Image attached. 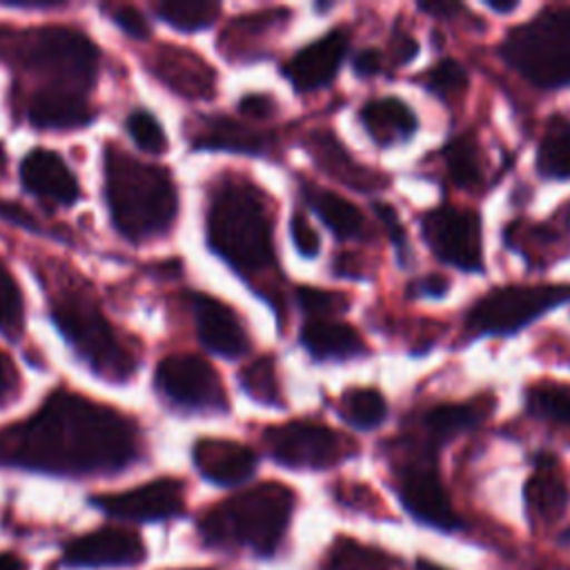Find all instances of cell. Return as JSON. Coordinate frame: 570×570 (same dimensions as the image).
<instances>
[{
	"label": "cell",
	"mask_w": 570,
	"mask_h": 570,
	"mask_svg": "<svg viewBox=\"0 0 570 570\" xmlns=\"http://www.w3.org/2000/svg\"><path fill=\"white\" fill-rule=\"evenodd\" d=\"M138 456V430L120 412L58 390L27 421L0 430V463L47 474H111Z\"/></svg>",
	"instance_id": "6da1fadb"
},
{
	"label": "cell",
	"mask_w": 570,
	"mask_h": 570,
	"mask_svg": "<svg viewBox=\"0 0 570 570\" xmlns=\"http://www.w3.org/2000/svg\"><path fill=\"white\" fill-rule=\"evenodd\" d=\"M105 194L114 227L134 243L165 234L178 212L171 176L151 163L107 147Z\"/></svg>",
	"instance_id": "7a4b0ae2"
},
{
	"label": "cell",
	"mask_w": 570,
	"mask_h": 570,
	"mask_svg": "<svg viewBox=\"0 0 570 570\" xmlns=\"http://www.w3.org/2000/svg\"><path fill=\"white\" fill-rule=\"evenodd\" d=\"M207 243L240 274L272 265V218L256 187L229 180L214 191L207 209Z\"/></svg>",
	"instance_id": "3957f363"
},
{
	"label": "cell",
	"mask_w": 570,
	"mask_h": 570,
	"mask_svg": "<svg viewBox=\"0 0 570 570\" xmlns=\"http://www.w3.org/2000/svg\"><path fill=\"white\" fill-rule=\"evenodd\" d=\"M294 508V494L281 483H261L214 505L198 521L207 546L249 548L269 557L278 548Z\"/></svg>",
	"instance_id": "277c9868"
},
{
	"label": "cell",
	"mask_w": 570,
	"mask_h": 570,
	"mask_svg": "<svg viewBox=\"0 0 570 570\" xmlns=\"http://www.w3.org/2000/svg\"><path fill=\"white\" fill-rule=\"evenodd\" d=\"M51 318L73 352L96 376L127 381L136 358L122 347L98 303L82 289H71L51 303Z\"/></svg>",
	"instance_id": "5b68a950"
},
{
	"label": "cell",
	"mask_w": 570,
	"mask_h": 570,
	"mask_svg": "<svg viewBox=\"0 0 570 570\" xmlns=\"http://www.w3.org/2000/svg\"><path fill=\"white\" fill-rule=\"evenodd\" d=\"M499 51L537 87L570 85V9L541 13L512 29Z\"/></svg>",
	"instance_id": "8992f818"
},
{
	"label": "cell",
	"mask_w": 570,
	"mask_h": 570,
	"mask_svg": "<svg viewBox=\"0 0 570 570\" xmlns=\"http://www.w3.org/2000/svg\"><path fill=\"white\" fill-rule=\"evenodd\" d=\"M570 298L568 285H505L490 289L465 314L472 334L508 336Z\"/></svg>",
	"instance_id": "52a82bcc"
},
{
	"label": "cell",
	"mask_w": 570,
	"mask_h": 570,
	"mask_svg": "<svg viewBox=\"0 0 570 570\" xmlns=\"http://www.w3.org/2000/svg\"><path fill=\"white\" fill-rule=\"evenodd\" d=\"M22 60L29 69L47 73L62 89L87 91L98 73V49L94 42L67 27H47L29 33Z\"/></svg>",
	"instance_id": "ba28073f"
},
{
	"label": "cell",
	"mask_w": 570,
	"mask_h": 570,
	"mask_svg": "<svg viewBox=\"0 0 570 570\" xmlns=\"http://www.w3.org/2000/svg\"><path fill=\"white\" fill-rule=\"evenodd\" d=\"M423 240L432 254L456 269L483 272L481 220L474 212L441 205L421 218Z\"/></svg>",
	"instance_id": "9c48e42d"
},
{
	"label": "cell",
	"mask_w": 570,
	"mask_h": 570,
	"mask_svg": "<svg viewBox=\"0 0 570 570\" xmlns=\"http://www.w3.org/2000/svg\"><path fill=\"white\" fill-rule=\"evenodd\" d=\"M156 390L174 405L200 412H227V394L216 370L196 354L165 356L154 376Z\"/></svg>",
	"instance_id": "30bf717a"
},
{
	"label": "cell",
	"mask_w": 570,
	"mask_h": 570,
	"mask_svg": "<svg viewBox=\"0 0 570 570\" xmlns=\"http://www.w3.org/2000/svg\"><path fill=\"white\" fill-rule=\"evenodd\" d=\"M432 450L423 443V450L396 470V492L416 521L439 530H456L461 521L441 483Z\"/></svg>",
	"instance_id": "8fae6325"
},
{
	"label": "cell",
	"mask_w": 570,
	"mask_h": 570,
	"mask_svg": "<svg viewBox=\"0 0 570 570\" xmlns=\"http://www.w3.org/2000/svg\"><path fill=\"white\" fill-rule=\"evenodd\" d=\"M274 461L296 470H325L345 456L343 439L316 421H289L272 425L263 434Z\"/></svg>",
	"instance_id": "7c38bea8"
},
{
	"label": "cell",
	"mask_w": 570,
	"mask_h": 570,
	"mask_svg": "<svg viewBox=\"0 0 570 570\" xmlns=\"http://www.w3.org/2000/svg\"><path fill=\"white\" fill-rule=\"evenodd\" d=\"M91 503L105 514L122 521H165L178 517L185 508L183 503V483L176 479H158L140 488L94 497Z\"/></svg>",
	"instance_id": "4fadbf2b"
},
{
	"label": "cell",
	"mask_w": 570,
	"mask_h": 570,
	"mask_svg": "<svg viewBox=\"0 0 570 570\" xmlns=\"http://www.w3.org/2000/svg\"><path fill=\"white\" fill-rule=\"evenodd\" d=\"M142 559V539L134 530L116 525L76 537L62 552V563L71 568H129Z\"/></svg>",
	"instance_id": "5bb4252c"
},
{
	"label": "cell",
	"mask_w": 570,
	"mask_h": 570,
	"mask_svg": "<svg viewBox=\"0 0 570 570\" xmlns=\"http://www.w3.org/2000/svg\"><path fill=\"white\" fill-rule=\"evenodd\" d=\"M189 303L196 318L198 338L209 352L225 358H238L249 350L247 332L232 307L198 292L189 294Z\"/></svg>",
	"instance_id": "9a60e30c"
},
{
	"label": "cell",
	"mask_w": 570,
	"mask_h": 570,
	"mask_svg": "<svg viewBox=\"0 0 570 570\" xmlns=\"http://www.w3.org/2000/svg\"><path fill=\"white\" fill-rule=\"evenodd\" d=\"M350 38L343 29H334L316 42L301 49L285 67V78L298 91H314L330 85L347 53Z\"/></svg>",
	"instance_id": "2e32d148"
},
{
	"label": "cell",
	"mask_w": 570,
	"mask_h": 570,
	"mask_svg": "<svg viewBox=\"0 0 570 570\" xmlns=\"http://www.w3.org/2000/svg\"><path fill=\"white\" fill-rule=\"evenodd\" d=\"M20 178L29 194L56 205H71L80 194L67 163L49 149L29 151L20 165Z\"/></svg>",
	"instance_id": "e0dca14e"
},
{
	"label": "cell",
	"mask_w": 570,
	"mask_h": 570,
	"mask_svg": "<svg viewBox=\"0 0 570 570\" xmlns=\"http://www.w3.org/2000/svg\"><path fill=\"white\" fill-rule=\"evenodd\" d=\"M191 456L198 472L216 485H238L247 481L258 465L252 448L225 439L196 441Z\"/></svg>",
	"instance_id": "ac0fdd59"
},
{
	"label": "cell",
	"mask_w": 570,
	"mask_h": 570,
	"mask_svg": "<svg viewBox=\"0 0 570 570\" xmlns=\"http://www.w3.org/2000/svg\"><path fill=\"white\" fill-rule=\"evenodd\" d=\"M151 73L169 89L189 98H209L214 94V71L194 51L176 47L158 49Z\"/></svg>",
	"instance_id": "d6986e66"
},
{
	"label": "cell",
	"mask_w": 570,
	"mask_h": 570,
	"mask_svg": "<svg viewBox=\"0 0 570 570\" xmlns=\"http://www.w3.org/2000/svg\"><path fill=\"white\" fill-rule=\"evenodd\" d=\"M29 122L38 129L87 127L94 118L85 96L62 87H45L29 98Z\"/></svg>",
	"instance_id": "ffe728a7"
},
{
	"label": "cell",
	"mask_w": 570,
	"mask_h": 570,
	"mask_svg": "<svg viewBox=\"0 0 570 570\" xmlns=\"http://www.w3.org/2000/svg\"><path fill=\"white\" fill-rule=\"evenodd\" d=\"M358 118L365 131L370 134V138L381 147L410 140L419 125L416 114L401 98H394V96L365 102Z\"/></svg>",
	"instance_id": "44dd1931"
},
{
	"label": "cell",
	"mask_w": 570,
	"mask_h": 570,
	"mask_svg": "<svg viewBox=\"0 0 570 570\" xmlns=\"http://www.w3.org/2000/svg\"><path fill=\"white\" fill-rule=\"evenodd\" d=\"M194 147L200 149H225V151H240V154H265L269 147V138L258 129L236 122L227 116H207L200 118Z\"/></svg>",
	"instance_id": "7402d4cb"
},
{
	"label": "cell",
	"mask_w": 570,
	"mask_h": 570,
	"mask_svg": "<svg viewBox=\"0 0 570 570\" xmlns=\"http://www.w3.org/2000/svg\"><path fill=\"white\" fill-rule=\"evenodd\" d=\"M528 512L541 521H557L568 505V488L557 470L552 456L541 454L537 459L534 474L523 488Z\"/></svg>",
	"instance_id": "603a6c76"
},
{
	"label": "cell",
	"mask_w": 570,
	"mask_h": 570,
	"mask_svg": "<svg viewBox=\"0 0 570 570\" xmlns=\"http://www.w3.org/2000/svg\"><path fill=\"white\" fill-rule=\"evenodd\" d=\"M301 343L314 358H352L365 352L361 334L338 321H312L301 330Z\"/></svg>",
	"instance_id": "cb8c5ba5"
},
{
	"label": "cell",
	"mask_w": 570,
	"mask_h": 570,
	"mask_svg": "<svg viewBox=\"0 0 570 570\" xmlns=\"http://www.w3.org/2000/svg\"><path fill=\"white\" fill-rule=\"evenodd\" d=\"M485 414H488V410H483L481 403L434 405L419 421V428L423 432V443L436 450L441 443L454 439L456 434L472 430L476 423L483 421Z\"/></svg>",
	"instance_id": "d4e9b609"
},
{
	"label": "cell",
	"mask_w": 570,
	"mask_h": 570,
	"mask_svg": "<svg viewBox=\"0 0 570 570\" xmlns=\"http://www.w3.org/2000/svg\"><path fill=\"white\" fill-rule=\"evenodd\" d=\"M303 196L316 216L332 229L336 238H361L365 232V218L361 209L347 198L314 185H305Z\"/></svg>",
	"instance_id": "484cf974"
},
{
	"label": "cell",
	"mask_w": 570,
	"mask_h": 570,
	"mask_svg": "<svg viewBox=\"0 0 570 570\" xmlns=\"http://www.w3.org/2000/svg\"><path fill=\"white\" fill-rule=\"evenodd\" d=\"M309 142H312V151H314L318 165L325 171L338 176L343 183H347L356 189H372L379 185V180H374V176L367 169L352 163V158L345 154V149L338 145V140L332 134H325V131L314 134Z\"/></svg>",
	"instance_id": "4316f807"
},
{
	"label": "cell",
	"mask_w": 570,
	"mask_h": 570,
	"mask_svg": "<svg viewBox=\"0 0 570 570\" xmlns=\"http://www.w3.org/2000/svg\"><path fill=\"white\" fill-rule=\"evenodd\" d=\"M537 171L543 178H570V122L554 118L537 151Z\"/></svg>",
	"instance_id": "83f0119b"
},
{
	"label": "cell",
	"mask_w": 570,
	"mask_h": 570,
	"mask_svg": "<svg viewBox=\"0 0 570 570\" xmlns=\"http://www.w3.org/2000/svg\"><path fill=\"white\" fill-rule=\"evenodd\" d=\"M399 563L387 552L352 539H338L325 561V570H396Z\"/></svg>",
	"instance_id": "f1b7e54d"
},
{
	"label": "cell",
	"mask_w": 570,
	"mask_h": 570,
	"mask_svg": "<svg viewBox=\"0 0 570 570\" xmlns=\"http://www.w3.org/2000/svg\"><path fill=\"white\" fill-rule=\"evenodd\" d=\"M343 421L356 430H374L387 416V403L379 390L354 387L347 390L338 407Z\"/></svg>",
	"instance_id": "f546056e"
},
{
	"label": "cell",
	"mask_w": 570,
	"mask_h": 570,
	"mask_svg": "<svg viewBox=\"0 0 570 570\" xmlns=\"http://www.w3.org/2000/svg\"><path fill=\"white\" fill-rule=\"evenodd\" d=\"M443 158L450 178L459 187H476L481 183V163H479V149L470 136L452 138L443 147Z\"/></svg>",
	"instance_id": "4dcf8cb0"
},
{
	"label": "cell",
	"mask_w": 570,
	"mask_h": 570,
	"mask_svg": "<svg viewBox=\"0 0 570 570\" xmlns=\"http://www.w3.org/2000/svg\"><path fill=\"white\" fill-rule=\"evenodd\" d=\"M158 18L176 27L178 31H198L209 27L218 13V2H163L154 7Z\"/></svg>",
	"instance_id": "1f68e13d"
},
{
	"label": "cell",
	"mask_w": 570,
	"mask_h": 570,
	"mask_svg": "<svg viewBox=\"0 0 570 570\" xmlns=\"http://www.w3.org/2000/svg\"><path fill=\"white\" fill-rule=\"evenodd\" d=\"M240 387L263 405H281V387L274 370V361L269 356L252 361L238 376Z\"/></svg>",
	"instance_id": "d6a6232c"
},
{
	"label": "cell",
	"mask_w": 570,
	"mask_h": 570,
	"mask_svg": "<svg viewBox=\"0 0 570 570\" xmlns=\"http://www.w3.org/2000/svg\"><path fill=\"white\" fill-rule=\"evenodd\" d=\"M22 318H24V307H22L20 287L0 258V332L9 341H18L22 332Z\"/></svg>",
	"instance_id": "836d02e7"
},
{
	"label": "cell",
	"mask_w": 570,
	"mask_h": 570,
	"mask_svg": "<svg viewBox=\"0 0 570 570\" xmlns=\"http://www.w3.org/2000/svg\"><path fill=\"white\" fill-rule=\"evenodd\" d=\"M528 410L534 416L570 425V387L543 385L528 392Z\"/></svg>",
	"instance_id": "e575fe53"
},
{
	"label": "cell",
	"mask_w": 570,
	"mask_h": 570,
	"mask_svg": "<svg viewBox=\"0 0 570 570\" xmlns=\"http://www.w3.org/2000/svg\"><path fill=\"white\" fill-rule=\"evenodd\" d=\"M468 85V71L461 62H456L454 58H443L439 60L425 78V87L441 96V98H452L456 94H461Z\"/></svg>",
	"instance_id": "d590c367"
},
{
	"label": "cell",
	"mask_w": 570,
	"mask_h": 570,
	"mask_svg": "<svg viewBox=\"0 0 570 570\" xmlns=\"http://www.w3.org/2000/svg\"><path fill=\"white\" fill-rule=\"evenodd\" d=\"M296 301L305 314L314 316V321H327V316H336L347 309V298L343 294L318 287H298Z\"/></svg>",
	"instance_id": "8d00e7d4"
},
{
	"label": "cell",
	"mask_w": 570,
	"mask_h": 570,
	"mask_svg": "<svg viewBox=\"0 0 570 570\" xmlns=\"http://www.w3.org/2000/svg\"><path fill=\"white\" fill-rule=\"evenodd\" d=\"M127 131L134 138V142L149 154H163L167 149V138L163 127L147 111H131L127 118Z\"/></svg>",
	"instance_id": "74e56055"
},
{
	"label": "cell",
	"mask_w": 570,
	"mask_h": 570,
	"mask_svg": "<svg viewBox=\"0 0 570 570\" xmlns=\"http://www.w3.org/2000/svg\"><path fill=\"white\" fill-rule=\"evenodd\" d=\"M289 234H292V243L296 245L298 254H303L307 258L318 254L321 238H318V234L314 232V227L309 225V220L301 212L292 214V218H289Z\"/></svg>",
	"instance_id": "f35d334b"
},
{
	"label": "cell",
	"mask_w": 570,
	"mask_h": 570,
	"mask_svg": "<svg viewBox=\"0 0 570 570\" xmlns=\"http://www.w3.org/2000/svg\"><path fill=\"white\" fill-rule=\"evenodd\" d=\"M372 209H374V214L379 216V220L385 225V229H387V234H390V240H392V245L396 247L399 263H403V256L407 254V238H405V232H403V225H401L396 212H394L387 203H381V200H376V203L372 205Z\"/></svg>",
	"instance_id": "ab89813d"
},
{
	"label": "cell",
	"mask_w": 570,
	"mask_h": 570,
	"mask_svg": "<svg viewBox=\"0 0 570 570\" xmlns=\"http://www.w3.org/2000/svg\"><path fill=\"white\" fill-rule=\"evenodd\" d=\"M114 22L131 38H147V33H149V24L142 18V13L127 4L114 9Z\"/></svg>",
	"instance_id": "60d3db41"
},
{
	"label": "cell",
	"mask_w": 570,
	"mask_h": 570,
	"mask_svg": "<svg viewBox=\"0 0 570 570\" xmlns=\"http://www.w3.org/2000/svg\"><path fill=\"white\" fill-rule=\"evenodd\" d=\"M0 218L9 220L16 227H22L27 232H36L40 234V223L31 216V212H27L22 205L11 203V200H0Z\"/></svg>",
	"instance_id": "b9f144b4"
},
{
	"label": "cell",
	"mask_w": 570,
	"mask_h": 570,
	"mask_svg": "<svg viewBox=\"0 0 570 570\" xmlns=\"http://www.w3.org/2000/svg\"><path fill=\"white\" fill-rule=\"evenodd\" d=\"M450 289V283L445 276L441 274H430V276H423L421 281L412 283L410 287V294L412 296H428V298H441L445 296Z\"/></svg>",
	"instance_id": "7bdbcfd3"
},
{
	"label": "cell",
	"mask_w": 570,
	"mask_h": 570,
	"mask_svg": "<svg viewBox=\"0 0 570 570\" xmlns=\"http://www.w3.org/2000/svg\"><path fill=\"white\" fill-rule=\"evenodd\" d=\"M238 109L252 118H267L274 114V100L265 94H249L238 102Z\"/></svg>",
	"instance_id": "ee69618b"
},
{
	"label": "cell",
	"mask_w": 570,
	"mask_h": 570,
	"mask_svg": "<svg viewBox=\"0 0 570 570\" xmlns=\"http://www.w3.org/2000/svg\"><path fill=\"white\" fill-rule=\"evenodd\" d=\"M419 51V42L407 36V33H396L394 40H392V58H394V65H405L410 62Z\"/></svg>",
	"instance_id": "f6af8a7d"
},
{
	"label": "cell",
	"mask_w": 570,
	"mask_h": 570,
	"mask_svg": "<svg viewBox=\"0 0 570 570\" xmlns=\"http://www.w3.org/2000/svg\"><path fill=\"white\" fill-rule=\"evenodd\" d=\"M352 65H354V71H356L358 76H374V73H379L381 67H383V56H381V51H376V49H363V51L356 53V58H354Z\"/></svg>",
	"instance_id": "bcb514c9"
},
{
	"label": "cell",
	"mask_w": 570,
	"mask_h": 570,
	"mask_svg": "<svg viewBox=\"0 0 570 570\" xmlns=\"http://www.w3.org/2000/svg\"><path fill=\"white\" fill-rule=\"evenodd\" d=\"M16 383H18L16 367H13L11 358H7V356L0 352V403L13 392Z\"/></svg>",
	"instance_id": "7dc6e473"
},
{
	"label": "cell",
	"mask_w": 570,
	"mask_h": 570,
	"mask_svg": "<svg viewBox=\"0 0 570 570\" xmlns=\"http://www.w3.org/2000/svg\"><path fill=\"white\" fill-rule=\"evenodd\" d=\"M419 9L434 16V18H452V13L461 11L459 2H419Z\"/></svg>",
	"instance_id": "c3c4849f"
},
{
	"label": "cell",
	"mask_w": 570,
	"mask_h": 570,
	"mask_svg": "<svg viewBox=\"0 0 570 570\" xmlns=\"http://www.w3.org/2000/svg\"><path fill=\"white\" fill-rule=\"evenodd\" d=\"M0 570H24V566L16 554H0Z\"/></svg>",
	"instance_id": "681fc988"
},
{
	"label": "cell",
	"mask_w": 570,
	"mask_h": 570,
	"mask_svg": "<svg viewBox=\"0 0 570 570\" xmlns=\"http://www.w3.org/2000/svg\"><path fill=\"white\" fill-rule=\"evenodd\" d=\"M485 7L488 9H492V11H497V13H510V11H514L517 7H519V2H514V0H510V2H492V0H485Z\"/></svg>",
	"instance_id": "f907efd6"
},
{
	"label": "cell",
	"mask_w": 570,
	"mask_h": 570,
	"mask_svg": "<svg viewBox=\"0 0 570 570\" xmlns=\"http://www.w3.org/2000/svg\"><path fill=\"white\" fill-rule=\"evenodd\" d=\"M416 570H445V568H441V566H436V563H432L428 559H419L416 561Z\"/></svg>",
	"instance_id": "816d5d0a"
},
{
	"label": "cell",
	"mask_w": 570,
	"mask_h": 570,
	"mask_svg": "<svg viewBox=\"0 0 570 570\" xmlns=\"http://www.w3.org/2000/svg\"><path fill=\"white\" fill-rule=\"evenodd\" d=\"M2 160H4V158H2V154H0V169H2Z\"/></svg>",
	"instance_id": "f5cc1de1"
}]
</instances>
